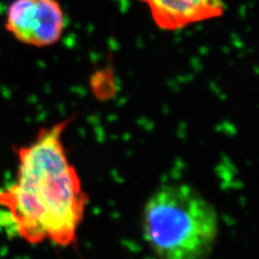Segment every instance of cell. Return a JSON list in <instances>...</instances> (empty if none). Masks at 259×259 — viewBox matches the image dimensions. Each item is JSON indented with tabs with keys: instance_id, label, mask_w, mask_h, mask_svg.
I'll use <instances>...</instances> for the list:
<instances>
[{
	"instance_id": "obj_1",
	"label": "cell",
	"mask_w": 259,
	"mask_h": 259,
	"mask_svg": "<svg viewBox=\"0 0 259 259\" xmlns=\"http://www.w3.org/2000/svg\"><path fill=\"white\" fill-rule=\"evenodd\" d=\"M68 121L40 130L18 149L14 183L0 191L14 227L31 242L49 239L60 245L75 241L87 197L63 144Z\"/></svg>"
},
{
	"instance_id": "obj_4",
	"label": "cell",
	"mask_w": 259,
	"mask_h": 259,
	"mask_svg": "<svg viewBox=\"0 0 259 259\" xmlns=\"http://www.w3.org/2000/svg\"><path fill=\"white\" fill-rule=\"evenodd\" d=\"M148 7L156 25L178 30L193 24L216 19L225 12L223 0H142Z\"/></svg>"
},
{
	"instance_id": "obj_2",
	"label": "cell",
	"mask_w": 259,
	"mask_h": 259,
	"mask_svg": "<svg viewBox=\"0 0 259 259\" xmlns=\"http://www.w3.org/2000/svg\"><path fill=\"white\" fill-rule=\"evenodd\" d=\"M218 228L214 206L186 184L157 189L142 215L143 237L158 259H205L214 247Z\"/></svg>"
},
{
	"instance_id": "obj_3",
	"label": "cell",
	"mask_w": 259,
	"mask_h": 259,
	"mask_svg": "<svg viewBox=\"0 0 259 259\" xmlns=\"http://www.w3.org/2000/svg\"><path fill=\"white\" fill-rule=\"evenodd\" d=\"M5 28L23 45L51 47L64 32V10L58 0H13L6 12Z\"/></svg>"
}]
</instances>
